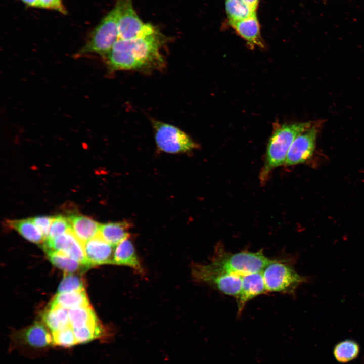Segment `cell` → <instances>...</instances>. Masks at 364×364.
<instances>
[{
	"mask_svg": "<svg viewBox=\"0 0 364 364\" xmlns=\"http://www.w3.org/2000/svg\"><path fill=\"white\" fill-rule=\"evenodd\" d=\"M163 37L158 31L143 38L118 39L103 57L111 71H147L161 68L164 63L160 52Z\"/></svg>",
	"mask_w": 364,
	"mask_h": 364,
	"instance_id": "1",
	"label": "cell"
},
{
	"mask_svg": "<svg viewBox=\"0 0 364 364\" xmlns=\"http://www.w3.org/2000/svg\"><path fill=\"white\" fill-rule=\"evenodd\" d=\"M313 122L275 123L265 153L259 174L261 183L267 181L272 171L285 165L288 151L295 139L308 129Z\"/></svg>",
	"mask_w": 364,
	"mask_h": 364,
	"instance_id": "2",
	"label": "cell"
},
{
	"mask_svg": "<svg viewBox=\"0 0 364 364\" xmlns=\"http://www.w3.org/2000/svg\"><path fill=\"white\" fill-rule=\"evenodd\" d=\"M273 260L266 257L262 250L232 253L226 250L222 243H219L214 248L210 263L225 271L242 276L261 272Z\"/></svg>",
	"mask_w": 364,
	"mask_h": 364,
	"instance_id": "3",
	"label": "cell"
},
{
	"mask_svg": "<svg viewBox=\"0 0 364 364\" xmlns=\"http://www.w3.org/2000/svg\"><path fill=\"white\" fill-rule=\"evenodd\" d=\"M268 292H278L294 296L297 289L309 282L310 277L303 276L295 269L292 262L277 259L266 265L262 271Z\"/></svg>",
	"mask_w": 364,
	"mask_h": 364,
	"instance_id": "4",
	"label": "cell"
},
{
	"mask_svg": "<svg viewBox=\"0 0 364 364\" xmlns=\"http://www.w3.org/2000/svg\"><path fill=\"white\" fill-rule=\"evenodd\" d=\"M52 347L51 333L41 321H36L11 335L10 349L28 356L40 355Z\"/></svg>",
	"mask_w": 364,
	"mask_h": 364,
	"instance_id": "5",
	"label": "cell"
},
{
	"mask_svg": "<svg viewBox=\"0 0 364 364\" xmlns=\"http://www.w3.org/2000/svg\"><path fill=\"white\" fill-rule=\"evenodd\" d=\"M118 19V10L115 5L95 28L77 56L95 53L104 56L119 39Z\"/></svg>",
	"mask_w": 364,
	"mask_h": 364,
	"instance_id": "6",
	"label": "cell"
},
{
	"mask_svg": "<svg viewBox=\"0 0 364 364\" xmlns=\"http://www.w3.org/2000/svg\"><path fill=\"white\" fill-rule=\"evenodd\" d=\"M192 274L197 281L208 284L224 294L236 298L240 293L242 276L225 271L211 263L193 264Z\"/></svg>",
	"mask_w": 364,
	"mask_h": 364,
	"instance_id": "7",
	"label": "cell"
},
{
	"mask_svg": "<svg viewBox=\"0 0 364 364\" xmlns=\"http://www.w3.org/2000/svg\"><path fill=\"white\" fill-rule=\"evenodd\" d=\"M155 143L161 151L168 154H182L197 149L199 145L179 128L153 120Z\"/></svg>",
	"mask_w": 364,
	"mask_h": 364,
	"instance_id": "8",
	"label": "cell"
},
{
	"mask_svg": "<svg viewBox=\"0 0 364 364\" xmlns=\"http://www.w3.org/2000/svg\"><path fill=\"white\" fill-rule=\"evenodd\" d=\"M133 0H117L115 6L119 12V39L131 40L151 35L157 28L140 19L132 4Z\"/></svg>",
	"mask_w": 364,
	"mask_h": 364,
	"instance_id": "9",
	"label": "cell"
},
{
	"mask_svg": "<svg viewBox=\"0 0 364 364\" xmlns=\"http://www.w3.org/2000/svg\"><path fill=\"white\" fill-rule=\"evenodd\" d=\"M323 123V120L314 121L308 129L295 139L288 151L285 164L286 166L291 167L304 163L312 157Z\"/></svg>",
	"mask_w": 364,
	"mask_h": 364,
	"instance_id": "10",
	"label": "cell"
},
{
	"mask_svg": "<svg viewBox=\"0 0 364 364\" xmlns=\"http://www.w3.org/2000/svg\"><path fill=\"white\" fill-rule=\"evenodd\" d=\"M45 250L60 252L80 263L92 267L85 255L83 244L77 238L71 229L50 242H44Z\"/></svg>",
	"mask_w": 364,
	"mask_h": 364,
	"instance_id": "11",
	"label": "cell"
},
{
	"mask_svg": "<svg viewBox=\"0 0 364 364\" xmlns=\"http://www.w3.org/2000/svg\"><path fill=\"white\" fill-rule=\"evenodd\" d=\"M267 293L261 272L249 274L242 276V284L239 295L236 298L237 303V316H240L246 303L254 297Z\"/></svg>",
	"mask_w": 364,
	"mask_h": 364,
	"instance_id": "12",
	"label": "cell"
},
{
	"mask_svg": "<svg viewBox=\"0 0 364 364\" xmlns=\"http://www.w3.org/2000/svg\"><path fill=\"white\" fill-rule=\"evenodd\" d=\"M83 245L86 257L91 266L112 264L116 246L106 242L99 233Z\"/></svg>",
	"mask_w": 364,
	"mask_h": 364,
	"instance_id": "13",
	"label": "cell"
},
{
	"mask_svg": "<svg viewBox=\"0 0 364 364\" xmlns=\"http://www.w3.org/2000/svg\"><path fill=\"white\" fill-rule=\"evenodd\" d=\"M228 24L246 42L250 49L256 47L262 49L265 47L256 13L243 20Z\"/></svg>",
	"mask_w": 364,
	"mask_h": 364,
	"instance_id": "14",
	"label": "cell"
},
{
	"mask_svg": "<svg viewBox=\"0 0 364 364\" xmlns=\"http://www.w3.org/2000/svg\"><path fill=\"white\" fill-rule=\"evenodd\" d=\"M112 264L129 267L141 275L144 273L134 246L129 238L116 246Z\"/></svg>",
	"mask_w": 364,
	"mask_h": 364,
	"instance_id": "15",
	"label": "cell"
},
{
	"mask_svg": "<svg viewBox=\"0 0 364 364\" xmlns=\"http://www.w3.org/2000/svg\"><path fill=\"white\" fill-rule=\"evenodd\" d=\"M67 218L72 231L83 244L99 233L101 224L87 216L71 214Z\"/></svg>",
	"mask_w": 364,
	"mask_h": 364,
	"instance_id": "16",
	"label": "cell"
},
{
	"mask_svg": "<svg viewBox=\"0 0 364 364\" xmlns=\"http://www.w3.org/2000/svg\"><path fill=\"white\" fill-rule=\"evenodd\" d=\"M68 318L69 327L73 333L74 331L81 328L98 327L103 325L90 305L69 309Z\"/></svg>",
	"mask_w": 364,
	"mask_h": 364,
	"instance_id": "17",
	"label": "cell"
},
{
	"mask_svg": "<svg viewBox=\"0 0 364 364\" xmlns=\"http://www.w3.org/2000/svg\"><path fill=\"white\" fill-rule=\"evenodd\" d=\"M131 224L126 221L101 224L99 233L111 245L116 246L123 240L129 238Z\"/></svg>",
	"mask_w": 364,
	"mask_h": 364,
	"instance_id": "18",
	"label": "cell"
},
{
	"mask_svg": "<svg viewBox=\"0 0 364 364\" xmlns=\"http://www.w3.org/2000/svg\"><path fill=\"white\" fill-rule=\"evenodd\" d=\"M90 305L86 293L84 290L57 293L49 305L52 308L59 306L68 309Z\"/></svg>",
	"mask_w": 364,
	"mask_h": 364,
	"instance_id": "19",
	"label": "cell"
},
{
	"mask_svg": "<svg viewBox=\"0 0 364 364\" xmlns=\"http://www.w3.org/2000/svg\"><path fill=\"white\" fill-rule=\"evenodd\" d=\"M360 352L359 344L355 340L346 339L337 343L332 350L333 356L336 361L345 364L356 359Z\"/></svg>",
	"mask_w": 364,
	"mask_h": 364,
	"instance_id": "20",
	"label": "cell"
},
{
	"mask_svg": "<svg viewBox=\"0 0 364 364\" xmlns=\"http://www.w3.org/2000/svg\"><path fill=\"white\" fill-rule=\"evenodd\" d=\"M7 223L10 228L17 231L24 238L31 242L41 244L45 240L43 234L31 218L9 220Z\"/></svg>",
	"mask_w": 364,
	"mask_h": 364,
	"instance_id": "21",
	"label": "cell"
},
{
	"mask_svg": "<svg viewBox=\"0 0 364 364\" xmlns=\"http://www.w3.org/2000/svg\"><path fill=\"white\" fill-rule=\"evenodd\" d=\"M53 265L67 273L81 272L89 267L60 252L44 251Z\"/></svg>",
	"mask_w": 364,
	"mask_h": 364,
	"instance_id": "22",
	"label": "cell"
},
{
	"mask_svg": "<svg viewBox=\"0 0 364 364\" xmlns=\"http://www.w3.org/2000/svg\"><path fill=\"white\" fill-rule=\"evenodd\" d=\"M225 11L228 24L243 20L256 12H254L242 0H226Z\"/></svg>",
	"mask_w": 364,
	"mask_h": 364,
	"instance_id": "23",
	"label": "cell"
},
{
	"mask_svg": "<svg viewBox=\"0 0 364 364\" xmlns=\"http://www.w3.org/2000/svg\"><path fill=\"white\" fill-rule=\"evenodd\" d=\"M84 281L80 276L65 272L58 286L57 293L84 290Z\"/></svg>",
	"mask_w": 364,
	"mask_h": 364,
	"instance_id": "24",
	"label": "cell"
},
{
	"mask_svg": "<svg viewBox=\"0 0 364 364\" xmlns=\"http://www.w3.org/2000/svg\"><path fill=\"white\" fill-rule=\"evenodd\" d=\"M68 218L62 215L54 217L49 234L44 242H50L71 229Z\"/></svg>",
	"mask_w": 364,
	"mask_h": 364,
	"instance_id": "25",
	"label": "cell"
},
{
	"mask_svg": "<svg viewBox=\"0 0 364 364\" xmlns=\"http://www.w3.org/2000/svg\"><path fill=\"white\" fill-rule=\"evenodd\" d=\"M31 219L36 226L43 234L46 239L49 234L54 217L39 216L31 218Z\"/></svg>",
	"mask_w": 364,
	"mask_h": 364,
	"instance_id": "26",
	"label": "cell"
},
{
	"mask_svg": "<svg viewBox=\"0 0 364 364\" xmlns=\"http://www.w3.org/2000/svg\"><path fill=\"white\" fill-rule=\"evenodd\" d=\"M50 309H53L55 311L57 317L59 322L60 328L58 331L70 328L68 318V309L59 306Z\"/></svg>",
	"mask_w": 364,
	"mask_h": 364,
	"instance_id": "27",
	"label": "cell"
},
{
	"mask_svg": "<svg viewBox=\"0 0 364 364\" xmlns=\"http://www.w3.org/2000/svg\"><path fill=\"white\" fill-rule=\"evenodd\" d=\"M38 8L52 9L61 13H66L62 0H38Z\"/></svg>",
	"mask_w": 364,
	"mask_h": 364,
	"instance_id": "28",
	"label": "cell"
},
{
	"mask_svg": "<svg viewBox=\"0 0 364 364\" xmlns=\"http://www.w3.org/2000/svg\"><path fill=\"white\" fill-rule=\"evenodd\" d=\"M254 12H256L259 0H242Z\"/></svg>",
	"mask_w": 364,
	"mask_h": 364,
	"instance_id": "29",
	"label": "cell"
},
{
	"mask_svg": "<svg viewBox=\"0 0 364 364\" xmlns=\"http://www.w3.org/2000/svg\"><path fill=\"white\" fill-rule=\"evenodd\" d=\"M22 1L24 4L26 5L33 7H38V0H21Z\"/></svg>",
	"mask_w": 364,
	"mask_h": 364,
	"instance_id": "30",
	"label": "cell"
},
{
	"mask_svg": "<svg viewBox=\"0 0 364 364\" xmlns=\"http://www.w3.org/2000/svg\"><path fill=\"white\" fill-rule=\"evenodd\" d=\"M363 361H364V357H363ZM363 363H364V362H363Z\"/></svg>",
	"mask_w": 364,
	"mask_h": 364,
	"instance_id": "31",
	"label": "cell"
}]
</instances>
